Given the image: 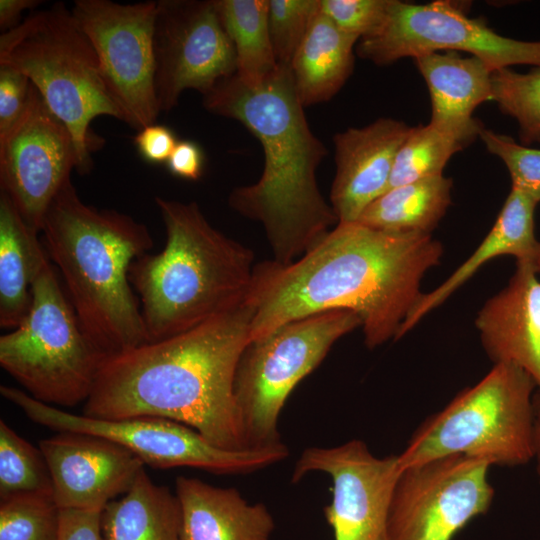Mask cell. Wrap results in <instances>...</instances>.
I'll return each mask as SVG.
<instances>
[{"label": "cell", "mask_w": 540, "mask_h": 540, "mask_svg": "<svg viewBox=\"0 0 540 540\" xmlns=\"http://www.w3.org/2000/svg\"><path fill=\"white\" fill-rule=\"evenodd\" d=\"M442 254L431 234L338 223L297 260L256 264L251 341L288 322L337 309L360 317L369 349L396 340L423 295L425 273L440 263Z\"/></svg>", "instance_id": "obj_1"}, {"label": "cell", "mask_w": 540, "mask_h": 540, "mask_svg": "<svg viewBox=\"0 0 540 540\" xmlns=\"http://www.w3.org/2000/svg\"><path fill=\"white\" fill-rule=\"evenodd\" d=\"M254 313L250 293L240 306L190 330L106 358L82 414L109 420L166 418L221 449L249 448L234 381L251 342Z\"/></svg>", "instance_id": "obj_2"}, {"label": "cell", "mask_w": 540, "mask_h": 540, "mask_svg": "<svg viewBox=\"0 0 540 540\" xmlns=\"http://www.w3.org/2000/svg\"><path fill=\"white\" fill-rule=\"evenodd\" d=\"M209 112L239 121L264 152L261 177L235 188L229 206L264 228L274 260L289 264L338 224L323 198L316 171L327 149L313 134L290 67L278 65L262 83L247 86L235 74L203 96Z\"/></svg>", "instance_id": "obj_3"}, {"label": "cell", "mask_w": 540, "mask_h": 540, "mask_svg": "<svg viewBox=\"0 0 540 540\" xmlns=\"http://www.w3.org/2000/svg\"><path fill=\"white\" fill-rule=\"evenodd\" d=\"M40 233L96 350L106 359L148 343L129 271L153 248L149 229L130 215L84 203L70 180L52 201Z\"/></svg>", "instance_id": "obj_4"}, {"label": "cell", "mask_w": 540, "mask_h": 540, "mask_svg": "<svg viewBox=\"0 0 540 540\" xmlns=\"http://www.w3.org/2000/svg\"><path fill=\"white\" fill-rule=\"evenodd\" d=\"M165 231L164 248L131 265L148 342L190 330L226 313L250 296L254 253L214 228L196 202L155 197Z\"/></svg>", "instance_id": "obj_5"}, {"label": "cell", "mask_w": 540, "mask_h": 540, "mask_svg": "<svg viewBox=\"0 0 540 540\" xmlns=\"http://www.w3.org/2000/svg\"><path fill=\"white\" fill-rule=\"evenodd\" d=\"M0 65L28 77L49 109L69 129L78 156L77 172L92 169L100 143L90 124L98 116L122 120L105 88L95 49L63 2L31 13L0 36Z\"/></svg>", "instance_id": "obj_6"}, {"label": "cell", "mask_w": 540, "mask_h": 540, "mask_svg": "<svg viewBox=\"0 0 540 540\" xmlns=\"http://www.w3.org/2000/svg\"><path fill=\"white\" fill-rule=\"evenodd\" d=\"M521 368L496 363L475 385L428 417L398 455L399 468L449 455H466L491 466H516L534 457L533 392Z\"/></svg>", "instance_id": "obj_7"}, {"label": "cell", "mask_w": 540, "mask_h": 540, "mask_svg": "<svg viewBox=\"0 0 540 540\" xmlns=\"http://www.w3.org/2000/svg\"><path fill=\"white\" fill-rule=\"evenodd\" d=\"M105 358L85 335L50 259L33 284L22 323L0 337V364L34 399L85 403Z\"/></svg>", "instance_id": "obj_8"}, {"label": "cell", "mask_w": 540, "mask_h": 540, "mask_svg": "<svg viewBox=\"0 0 540 540\" xmlns=\"http://www.w3.org/2000/svg\"><path fill=\"white\" fill-rule=\"evenodd\" d=\"M361 326L355 312L329 310L288 322L247 345L234 394L249 448L282 442L279 417L290 393L338 339Z\"/></svg>", "instance_id": "obj_9"}, {"label": "cell", "mask_w": 540, "mask_h": 540, "mask_svg": "<svg viewBox=\"0 0 540 540\" xmlns=\"http://www.w3.org/2000/svg\"><path fill=\"white\" fill-rule=\"evenodd\" d=\"M0 393L39 425L58 432L104 437L127 448L154 468L193 467L214 474H246L276 464L289 455L282 442L225 450L209 443L191 427L170 419L152 416L116 420L92 418L42 403L15 387L1 385Z\"/></svg>", "instance_id": "obj_10"}, {"label": "cell", "mask_w": 540, "mask_h": 540, "mask_svg": "<svg viewBox=\"0 0 540 540\" xmlns=\"http://www.w3.org/2000/svg\"><path fill=\"white\" fill-rule=\"evenodd\" d=\"M440 51L471 53L493 71L518 64L540 65V40L502 36L485 21L467 16L461 5L446 0L426 4L390 0L378 28L356 45L362 59L377 65Z\"/></svg>", "instance_id": "obj_11"}, {"label": "cell", "mask_w": 540, "mask_h": 540, "mask_svg": "<svg viewBox=\"0 0 540 540\" xmlns=\"http://www.w3.org/2000/svg\"><path fill=\"white\" fill-rule=\"evenodd\" d=\"M71 11L95 49L121 121L137 131L156 123L160 113L154 88L156 1L76 0Z\"/></svg>", "instance_id": "obj_12"}, {"label": "cell", "mask_w": 540, "mask_h": 540, "mask_svg": "<svg viewBox=\"0 0 540 540\" xmlns=\"http://www.w3.org/2000/svg\"><path fill=\"white\" fill-rule=\"evenodd\" d=\"M490 466L456 454L404 468L392 494L388 539L452 540L491 506Z\"/></svg>", "instance_id": "obj_13"}, {"label": "cell", "mask_w": 540, "mask_h": 540, "mask_svg": "<svg viewBox=\"0 0 540 540\" xmlns=\"http://www.w3.org/2000/svg\"><path fill=\"white\" fill-rule=\"evenodd\" d=\"M153 54L160 112L172 110L186 89L205 96L236 71L235 50L213 0L156 1Z\"/></svg>", "instance_id": "obj_14"}, {"label": "cell", "mask_w": 540, "mask_h": 540, "mask_svg": "<svg viewBox=\"0 0 540 540\" xmlns=\"http://www.w3.org/2000/svg\"><path fill=\"white\" fill-rule=\"evenodd\" d=\"M78 168L73 137L31 83L27 106L0 136V187L25 223L41 232L57 194Z\"/></svg>", "instance_id": "obj_15"}, {"label": "cell", "mask_w": 540, "mask_h": 540, "mask_svg": "<svg viewBox=\"0 0 540 540\" xmlns=\"http://www.w3.org/2000/svg\"><path fill=\"white\" fill-rule=\"evenodd\" d=\"M312 472L325 473L332 482L324 516L334 540H389L390 504L401 472L398 455L376 457L358 439L335 447H308L296 461L291 480L296 483Z\"/></svg>", "instance_id": "obj_16"}, {"label": "cell", "mask_w": 540, "mask_h": 540, "mask_svg": "<svg viewBox=\"0 0 540 540\" xmlns=\"http://www.w3.org/2000/svg\"><path fill=\"white\" fill-rule=\"evenodd\" d=\"M60 509L102 512L125 494L144 468L127 448L101 436L59 432L39 442Z\"/></svg>", "instance_id": "obj_17"}, {"label": "cell", "mask_w": 540, "mask_h": 540, "mask_svg": "<svg viewBox=\"0 0 540 540\" xmlns=\"http://www.w3.org/2000/svg\"><path fill=\"white\" fill-rule=\"evenodd\" d=\"M411 128L396 119L379 118L334 136L336 174L330 205L338 223L356 222L389 189L396 155Z\"/></svg>", "instance_id": "obj_18"}, {"label": "cell", "mask_w": 540, "mask_h": 540, "mask_svg": "<svg viewBox=\"0 0 540 540\" xmlns=\"http://www.w3.org/2000/svg\"><path fill=\"white\" fill-rule=\"evenodd\" d=\"M532 263L516 261L507 286L479 310L475 326L491 361L513 364L540 393V281Z\"/></svg>", "instance_id": "obj_19"}, {"label": "cell", "mask_w": 540, "mask_h": 540, "mask_svg": "<svg viewBox=\"0 0 540 540\" xmlns=\"http://www.w3.org/2000/svg\"><path fill=\"white\" fill-rule=\"evenodd\" d=\"M414 62L429 89V123L472 143L484 129L473 112L492 100L493 70L480 58L462 57L455 51L421 55Z\"/></svg>", "instance_id": "obj_20"}, {"label": "cell", "mask_w": 540, "mask_h": 540, "mask_svg": "<svg viewBox=\"0 0 540 540\" xmlns=\"http://www.w3.org/2000/svg\"><path fill=\"white\" fill-rule=\"evenodd\" d=\"M182 540H270L274 519L263 503L250 504L235 488L179 476Z\"/></svg>", "instance_id": "obj_21"}, {"label": "cell", "mask_w": 540, "mask_h": 540, "mask_svg": "<svg viewBox=\"0 0 540 540\" xmlns=\"http://www.w3.org/2000/svg\"><path fill=\"white\" fill-rule=\"evenodd\" d=\"M537 204L523 192L511 188L494 225L480 245L442 284L431 292L423 293L402 323L396 340L445 302L489 260L512 255L516 261L529 262L535 267L539 249V241L534 233Z\"/></svg>", "instance_id": "obj_22"}, {"label": "cell", "mask_w": 540, "mask_h": 540, "mask_svg": "<svg viewBox=\"0 0 540 540\" xmlns=\"http://www.w3.org/2000/svg\"><path fill=\"white\" fill-rule=\"evenodd\" d=\"M49 260L39 239L9 197L0 193V326L14 329L27 316L33 284Z\"/></svg>", "instance_id": "obj_23"}, {"label": "cell", "mask_w": 540, "mask_h": 540, "mask_svg": "<svg viewBox=\"0 0 540 540\" xmlns=\"http://www.w3.org/2000/svg\"><path fill=\"white\" fill-rule=\"evenodd\" d=\"M358 41L321 10L314 17L290 64L296 94L304 108L330 100L343 87L353 71Z\"/></svg>", "instance_id": "obj_24"}, {"label": "cell", "mask_w": 540, "mask_h": 540, "mask_svg": "<svg viewBox=\"0 0 540 540\" xmlns=\"http://www.w3.org/2000/svg\"><path fill=\"white\" fill-rule=\"evenodd\" d=\"M104 540H182L178 497L155 484L144 468L131 488L102 511Z\"/></svg>", "instance_id": "obj_25"}, {"label": "cell", "mask_w": 540, "mask_h": 540, "mask_svg": "<svg viewBox=\"0 0 540 540\" xmlns=\"http://www.w3.org/2000/svg\"><path fill=\"white\" fill-rule=\"evenodd\" d=\"M452 179L430 177L388 189L357 222L390 233L431 234L451 204Z\"/></svg>", "instance_id": "obj_26"}, {"label": "cell", "mask_w": 540, "mask_h": 540, "mask_svg": "<svg viewBox=\"0 0 540 540\" xmlns=\"http://www.w3.org/2000/svg\"><path fill=\"white\" fill-rule=\"evenodd\" d=\"M236 57L237 78L256 86L278 67L269 33V0H213Z\"/></svg>", "instance_id": "obj_27"}, {"label": "cell", "mask_w": 540, "mask_h": 540, "mask_svg": "<svg viewBox=\"0 0 540 540\" xmlns=\"http://www.w3.org/2000/svg\"><path fill=\"white\" fill-rule=\"evenodd\" d=\"M468 145L463 139L430 123L412 127L396 155L389 189L443 175L452 155Z\"/></svg>", "instance_id": "obj_28"}, {"label": "cell", "mask_w": 540, "mask_h": 540, "mask_svg": "<svg viewBox=\"0 0 540 540\" xmlns=\"http://www.w3.org/2000/svg\"><path fill=\"white\" fill-rule=\"evenodd\" d=\"M33 492L53 493L46 459L40 448L0 420V498Z\"/></svg>", "instance_id": "obj_29"}, {"label": "cell", "mask_w": 540, "mask_h": 540, "mask_svg": "<svg viewBox=\"0 0 540 540\" xmlns=\"http://www.w3.org/2000/svg\"><path fill=\"white\" fill-rule=\"evenodd\" d=\"M492 100L506 115L516 120L522 145L540 144V65L527 73L510 67L491 75Z\"/></svg>", "instance_id": "obj_30"}, {"label": "cell", "mask_w": 540, "mask_h": 540, "mask_svg": "<svg viewBox=\"0 0 540 540\" xmlns=\"http://www.w3.org/2000/svg\"><path fill=\"white\" fill-rule=\"evenodd\" d=\"M61 509L53 493L17 494L1 500L0 540H58Z\"/></svg>", "instance_id": "obj_31"}, {"label": "cell", "mask_w": 540, "mask_h": 540, "mask_svg": "<svg viewBox=\"0 0 540 540\" xmlns=\"http://www.w3.org/2000/svg\"><path fill=\"white\" fill-rule=\"evenodd\" d=\"M319 11L320 0H269V33L278 65L290 67Z\"/></svg>", "instance_id": "obj_32"}, {"label": "cell", "mask_w": 540, "mask_h": 540, "mask_svg": "<svg viewBox=\"0 0 540 540\" xmlns=\"http://www.w3.org/2000/svg\"><path fill=\"white\" fill-rule=\"evenodd\" d=\"M486 149L506 165L512 189L519 190L540 202V149L517 143L513 138L483 129L480 133Z\"/></svg>", "instance_id": "obj_33"}, {"label": "cell", "mask_w": 540, "mask_h": 540, "mask_svg": "<svg viewBox=\"0 0 540 540\" xmlns=\"http://www.w3.org/2000/svg\"><path fill=\"white\" fill-rule=\"evenodd\" d=\"M390 0H320V10L341 31L359 40L383 21Z\"/></svg>", "instance_id": "obj_34"}, {"label": "cell", "mask_w": 540, "mask_h": 540, "mask_svg": "<svg viewBox=\"0 0 540 540\" xmlns=\"http://www.w3.org/2000/svg\"><path fill=\"white\" fill-rule=\"evenodd\" d=\"M31 82L17 69L0 65V136L20 118L29 101Z\"/></svg>", "instance_id": "obj_35"}, {"label": "cell", "mask_w": 540, "mask_h": 540, "mask_svg": "<svg viewBox=\"0 0 540 540\" xmlns=\"http://www.w3.org/2000/svg\"><path fill=\"white\" fill-rule=\"evenodd\" d=\"M133 140L139 155L152 164L166 163L178 142L171 129L157 123L137 131Z\"/></svg>", "instance_id": "obj_36"}, {"label": "cell", "mask_w": 540, "mask_h": 540, "mask_svg": "<svg viewBox=\"0 0 540 540\" xmlns=\"http://www.w3.org/2000/svg\"><path fill=\"white\" fill-rule=\"evenodd\" d=\"M102 512L61 509L58 540H104Z\"/></svg>", "instance_id": "obj_37"}, {"label": "cell", "mask_w": 540, "mask_h": 540, "mask_svg": "<svg viewBox=\"0 0 540 540\" xmlns=\"http://www.w3.org/2000/svg\"><path fill=\"white\" fill-rule=\"evenodd\" d=\"M169 172L177 177L196 181L203 172L204 153L194 141H178L166 162Z\"/></svg>", "instance_id": "obj_38"}, {"label": "cell", "mask_w": 540, "mask_h": 540, "mask_svg": "<svg viewBox=\"0 0 540 540\" xmlns=\"http://www.w3.org/2000/svg\"><path fill=\"white\" fill-rule=\"evenodd\" d=\"M42 1L38 0H0V27L5 32L18 26L21 13L33 9Z\"/></svg>", "instance_id": "obj_39"}, {"label": "cell", "mask_w": 540, "mask_h": 540, "mask_svg": "<svg viewBox=\"0 0 540 540\" xmlns=\"http://www.w3.org/2000/svg\"><path fill=\"white\" fill-rule=\"evenodd\" d=\"M533 451L537 458V473L540 480V393L533 396Z\"/></svg>", "instance_id": "obj_40"}, {"label": "cell", "mask_w": 540, "mask_h": 540, "mask_svg": "<svg viewBox=\"0 0 540 540\" xmlns=\"http://www.w3.org/2000/svg\"><path fill=\"white\" fill-rule=\"evenodd\" d=\"M535 269L537 272H540V241H539V249H538L537 258L535 261Z\"/></svg>", "instance_id": "obj_41"}]
</instances>
